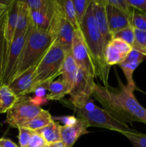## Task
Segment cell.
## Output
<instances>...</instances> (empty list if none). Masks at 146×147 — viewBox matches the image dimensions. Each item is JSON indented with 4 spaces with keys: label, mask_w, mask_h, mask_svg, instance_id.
Returning a JSON list of instances; mask_svg holds the SVG:
<instances>
[{
    "label": "cell",
    "mask_w": 146,
    "mask_h": 147,
    "mask_svg": "<svg viewBox=\"0 0 146 147\" xmlns=\"http://www.w3.org/2000/svg\"><path fill=\"white\" fill-rule=\"evenodd\" d=\"M118 83L120 86L116 89L95 83L93 97L117 120L125 123L140 122L146 124V109L135 97L134 90L123 84L120 80Z\"/></svg>",
    "instance_id": "obj_1"
},
{
    "label": "cell",
    "mask_w": 146,
    "mask_h": 147,
    "mask_svg": "<svg viewBox=\"0 0 146 147\" xmlns=\"http://www.w3.org/2000/svg\"><path fill=\"white\" fill-rule=\"evenodd\" d=\"M92 1L80 23L79 31L92 62L95 78L101 80L103 86L108 87L110 67L107 65L104 59V50L107 45L96 24Z\"/></svg>",
    "instance_id": "obj_2"
},
{
    "label": "cell",
    "mask_w": 146,
    "mask_h": 147,
    "mask_svg": "<svg viewBox=\"0 0 146 147\" xmlns=\"http://www.w3.org/2000/svg\"><path fill=\"white\" fill-rule=\"evenodd\" d=\"M67 53L60 46L54 43L52 45L36 67L31 93L40 88L47 89L57 76H61L62 67Z\"/></svg>",
    "instance_id": "obj_3"
},
{
    "label": "cell",
    "mask_w": 146,
    "mask_h": 147,
    "mask_svg": "<svg viewBox=\"0 0 146 147\" xmlns=\"http://www.w3.org/2000/svg\"><path fill=\"white\" fill-rule=\"evenodd\" d=\"M53 42L52 37L48 32L37 30L32 26V30L22 53L14 78L21 75L30 67L38 65Z\"/></svg>",
    "instance_id": "obj_4"
},
{
    "label": "cell",
    "mask_w": 146,
    "mask_h": 147,
    "mask_svg": "<svg viewBox=\"0 0 146 147\" xmlns=\"http://www.w3.org/2000/svg\"><path fill=\"white\" fill-rule=\"evenodd\" d=\"M79 118L84 119L92 127H99L115 131L120 134L133 132L134 129L128 126L127 123L117 120L110 113L93 104L90 99L85 106L80 109H74Z\"/></svg>",
    "instance_id": "obj_5"
},
{
    "label": "cell",
    "mask_w": 146,
    "mask_h": 147,
    "mask_svg": "<svg viewBox=\"0 0 146 147\" xmlns=\"http://www.w3.org/2000/svg\"><path fill=\"white\" fill-rule=\"evenodd\" d=\"M74 31L72 24L66 19L57 0H55L54 14L48 30V33L54 41L53 43L62 47L67 53H70Z\"/></svg>",
    "instance_id": "obj_6"
},
{
    "label": "cell",
    "mask_w": 146,
    "mask_h": 147,
    "mask_svg": "<svg viewBox=\"0 0 146 147\" xmlns=\"http://www.w3.org/2000/svg\"><path fill=\"white\" fill-rule=\"evenodd\" d=\"M31 30H32V26L30 23L29 27L27 31L17 39L13 40L6 60L1 85L8 86L9 83L15 77L20 60L22 56V53L25 48Z\"/></svg>",
    "instance_id": "obj_7"
},
{
    "label": "cell",
    "mask_w": 146,
    "mask_h": 147,
    "mask_svg": "<svg viewBox=\"0 0 146 147\" xmlns=\"http://www.w3.org/2000/svg\"><path fill=\"white\" fill-rule=\"evenodd\" d=\"M42 111L40 106L34 104L31 98L21 97L7 111L6 122L12 128H18L32 119Z\"/></svg>",
    "instance_id": "obj_8"
},
{
    "label": "cell",
    "mask_w": 146,
    "mask_h": 147,
    "mask_svg": "<svg viewBox=\"0 0 146 147\" xmlns=\"http://www.w3.org/2000/svg\"><path fill=\"white\" fill-rule=\"evenodd\" d=\"M94 78L86 74L79 68L75 81L70 93V100L74 109H80L90 100L94 90Z\"/></svg>",
    "instance_id": "obj_9"
},
{
    "label": "cell",
    "mask_w": 146,
    "mask_h": 147,
    "mask_svg": "<svg viewBox=\"0 0 146 147\" xmlns=\"http://www.w3.org/2000/svg\"><path fill=\"white\" fill-rule=\"evenodd\" d=\"M71 52L79 68L88 76L95 78L94 66L80 31H74Z\"/></svg>",
    "instance_id": "obj_10"
},
{
    "label": "cell",
    "mask_w": 146,
    "mask_h": 147,
    "mask_svg": "<svg viewBox=\"0 0 146 147\" xmlns=\"http://www.w3.org/2000/svg\"><path fill=\"white\" fill-rule=\"evenodd\" d=\"M133 49L131 45L123 40L112 39L104 50L106 63L110 67L115 65H120L125 60Z\"/></svg>",
    "instance_id": "obj_11"
},
{
    "label": "cell",
    "mask_w": 146,
    "mask_h": 147,
    "mask_svg": "<svg viewBox=\"0 0 146 147\" xmlns=\"http://www.w3.org/2000/svg\"><path fill=\"white\" fill-rule=\"evenodd\" d=\"M90 127L88 123L81 118H77L75 123L70 126H62V142L66 147H72L77 139L87 132V128Z\"/></svg>",
    "instance_id": "obj_12"
},
{
    "label": "cell",
    "mask_w": 146,
    "mask_h": 147,
    "mask_svg": "<svg viewBox=\"0 0 146 147\" xmlns=\"http://www.w3.org/2000/svg\"><path fill=\"white\" fill-rule=\"evenodd\" d=\"M37 65L30 67L21 75L14 78L9 83L8 86L18 98L24 97L26 95L31 93L34 72Z\"/></svg>",
    "instance_id": "obj_13"
},
{
    "label": "cell",
    "mask_w": 146,
    "mask_h": 147,
    "mask_svg": "<svg viewBox=\"0 0 146 147\" xmlns=\"http://www.w3.org/2000/svg\"><path fill=\"white\" fill-rule=\"evenodd\" d=\"M106 14L109 31L111 35L117 32L130 27V16L106 2Z\"/></svg>",
    "instance_id": "obj_14"
},
{
    "label": "cell",
    "mask_w": 146,
    "mask_h": 147,
    "mask_svg": "<svg viewBox=\"0 0 146 147\" xmlns=\"http://www.w3.org/2000/svg\"><path fill=\"white\" fill-rule=\"evenodd\" d=\"M55 10V0H50L48 5L37 11H30L31 24L34 29L48 32Z\"/></svg>",
    "instance_id": "obj_15"
},
{
    "label": "cell",
    "mask_w": 146,
    "mask_h": 147,
    "mask_svg": "<svg viewBox=\"0 0 146 147\" xmlns=\"http://www.w3.org/2000/svg\"><path fill=\"white\" fill-rule=\"evenodd\" d=\"M92 4L96 24L107 45L111 41L112 35L109 31L105 0H92Z\"/></svg>",
    "instance_id": "obj_16"
},
{
    "label": "cell",
    "mask_w": 146,
    "mask_h": 147,
    "mask_svg": "<svg viewBox=\"0 0 146 147\" xmlns=\"http://www.w3.org/2000/svg\"><path fill=\"white\" fill-rule=\"evenodd\" d=\"M19 1H16V0H12L11 4L8 7L5 30H4V37H5L6 43H7V55H8L10 46L13 42L14 33H15L19 13Z\"/></svg>",
    "instance_id": "obj_17"
},
{
    "label": "cell",
    "mask_w": 146,
    "mask_h": 147,
    "mask_svg": "<svg viewBox=\"0 0 146 147\" xmlns=\"http://www.w3.org/2000/svg\"><path fill=\"white\" fill-rule=\"evenodd\" d=\"M78 66L73 57L72 52L67 53L61 70L62 79L71 90L78 71Z\"/></svg>",
    "instance_id": "obj_18"
},
{
    "label": "cell",
    "mask_w": 146,
    "mask_h": 147,
    "mask_svg": "<svg viewBox=\"0 0 146 147\" xmlns=\"http://www.w3.org/2000/svg\"><path fill=\"white\" fill-rule=\"evenodd\" d=\"M8 7H7L0 15V86H1L2 83L3 74H4L6 60L7 57V48L5 37H4V30H5Z\"/></svg>",
    "instance_id": "obj_19"
},
{
    "label": "cell",
    "mask_w": 146,
    "mask_h": 147,
    "mask_svg": "<svg viewBox=\"0 0 146 147\" xmlns=\"http://www.w3.org/2000/svg\"><path fill=\"white\" fill-rule=\"evenodd\" d=\"M19 7L17 27H16L13 40L24 34L29 28L31 23L29 9L23 1H19Z\"/></svg>",
    "instance_id": "obj_20"
},
{
    "label": "cell",
    "mask_w": 146,
    "mask_h": 147,
    "mask_svg": "<svg viewBox=\"0 0 146 147\" xmlns=\"http://www.w3.org/2000/svg\"><path fill=\"white\" fill-rule=\"evenodd\" d=\"M61 127V125L53 120L50 124L36 132L41 135L47 145H51L62 142Z\"/></svg>",
    "instance_id": "obj_21"
},
{
    "label": "cell",
    "mask_w": 146,
    "mask_h": 147,
    "mask_svg": "<svg viewBox=\"0 0 146 147\" xmlns=\"http://www.w3.org/2000/svg\"><path fill=\"white\" fill-rule=\"evenodd\" d=\"M47 90H49V93L46 98L51 100H61L70 93V89L62 78L52 82L49 85Z\"/></svg>",
    "instance_id": "obj_22"
},
{
    "label": "cell",
    "mask_w": 146,
    "mask_h": 147,
    "mask_svg": "<svg viewBox=\"0 0 146 147\" xmlns=\"http://www.w3.org/2000/svg\"><path fill=\"white\" fill-rule=\"evenodd\" d=\"M18 100V97L7 85L0 86V113H7Z\"/></svg>",
    "instance_id": "obj_23"
},
{
    "label": "cell",
    "mask_w": 146,
    "mask_h": 147,
    "mask_svg": "<svg viewBox=\"0 0 146 147\" xmlns=\"http://www.w3.org/2000/svg\"><path fill=\"white\" fill-rule=\"evenodd\" d=\"M52 121L53 119L50 112L48 111L42 109V111L37 116H36L32 119L23 124L21 127L26 128V129L32 131H37L47 126Z\"/></svg>",
    "instance_id": "obj_24"
},
{
    "label": "cell",
    "mask_w": 146,
    "mask_h": 147,
    "mask_svg": "<svg viewBox=\"0 0 146 147\" xmlns=\"http://www.w3.org/2000/svg\"><path fill=\"white\" fill-rule=\"evenodd\" d=\"M57 2L61 7L66 19L72 24L74 30L75 31H79L80 24L77 21L72 0H57Z\"/></svg>",
    "instance_id": "obj_25"
},
{
    "label": "cell",
    "mask_w": 146,
    "mask_h": 147,
    "mask_svg": "<svg viewBox=\"0 0 146 147\" xmlns=\"http://www.w3.org/2000/svg\"><path fill=\"white\" fill-rule=\"evenodd\" d=\"M140 64L141 63H140L123 61V63L119 65L125 76L126 80H127V86L129 88L133 90H135L136 88L135 84L133 80V73Z\"/></svg>",
    "instance_id": "obj_26"
},
{
    "label": "cell",
    "mask_w": 146,
    "mask_h": 147,
    "mask_svg": "<svg viewBox=\"0 0 146 147\" xmlns=\"http://www.w3.org/2000/svg\"><path fill=\"white\" fill-rule=\"evenodd\" d=\"M112 39H119L125 42L127 44L134 47L135 43V29L132 26L120 30L112 35Z\"/></svg>",
    "instance_id": "obj_27"
},
{
    "label": "cell",
    "mask_w": 146,
    "mask_h": 147,
    "mask_svg": "<svg viewBox=\"0 0 146 147\" xmlns=\"http://www.w3.org/2000/svg\"><path fill=\"white\" fill-rule=\"evenodd\" d=\"M130 23L135 30L146 32V14L139 12L133 9L130 16Z\"/></svg>",
    "instance_id": "obj_28"
},
{
    "label": "cell",
    "mask_w": 146,
    "mask_h": 147,
    "mask_svg": "<svg viewBox=\"0 0 146 147\" xmlns=\"http://www.w3.org/2000/svg\"><path fill=\"white\" fill-rule=\"evenodd\" d=\"M122 134L128 139L134 147H146V134L139 133L135 130L133 132H125Z\"/></svg>",
    "instance_id": "obj_29"
},
{
    "label": "cell",
    "mask_w": 146,
    "mask_h": 147,
    "mask_svg": "<svg viewBox=\"0 0 146 147\" xmlns=\"http://www.w3.org/2000/svg\"><path fill=\"white\" fill-rule=\"evenodd\" d=\"M92 0H72L79 24L82 22Z\"/></svg>",
    "instance_id": "obj_30"
},
{
    "label": "cell",
    "mask_w": 146,
    "mask_h": 147,
    "mask_svg": "<svg viewBox=\"0 0 146 147\" xmlns=\"http://www.w3.org/2000/svg\"><path fill=\"white\" fill-rule=\"evenodd\" d=\"M135 43L133 49L138 50L146 57V32L135 30Z\"/></svg>",
    "instance_id": "obj_31"
},
{
    "label": "cell",
    "mask_w": 146,
    "mask_h": 147,
    "mask_svg": "<svg viewBox=\"0 0 146 147\" xmlns=\"http://www.w3.org/2000/svg\"><path fill=\"white\" fill-rule=\"evenodd\" d=\"M106 2L115 8L118 9L125 14L131 16L133 9L128 4L127 0H106Z\"/></svg>",
    "instance_id": "obj_32"
},
{
    "label": "cell",
    "mask_w": 146,
    "mask_h": 147,
    "mask_svg": "<svg viewBox=\"0 0 146 147\" xmlns=\"http://www.w3.org/2000/svg\"><path fill=\"white\" fill-rule=\"evenodd\" d=\"M19 144L20 147H27L34 131L24 127L18 128Z\"/></svg>",
    "instance_id": "obj_33"
},
{
    "label": "cell",
    "mask_w": 146,
    "mask_h": 147,
    "mask_svg": "<svg viewBox=\"0 0 146 147\" xmlns=\"http://www.w3.org/2000/svg\"><path fill=\"white\" fill-rule=\"evenodd\" d=\"M23 1L29 11H37L47 7L50 0H26Z\"/></svg>",
    "instance_id": "obj_34"
},
{
    "label": "cell",
    "mask_w": 146,
    "mask_h": 147,
    "mask_svg": "<svg viewBox=\"0 0 146 147\" xmlns=\"http://www.w3.org/2000/svg\"><path fill=\"white\" fill-rule=\"evenodd\" d=\"M47 145V143L42 137L41 135L36 131H34L27 147H44Z\"/></svg>",
    "instance_id": "obj_35"
},
{
    "label": "cell",
    "mask_w": 146,
    "mask_h": 147,
    "mask_svg": "<svg viewBox=\"0 0 146 147\" xmlns=\"http://www.w3.org/2000/svg\"><path fill=\"white\" fill-rule=\"evenodd\" d=\"M130 7L139 12L146 14V0H127Z\"/></svg>",
    "instance_id": "obj_36"
},
{
    "label": "cell",
    "mask_w": 146,
    "mask_h": 147,
    "mask_svg": "<svg viewBox=\"0 0 146 147\" xmlns=\"http://www.w3.org/2000/svg\"><path fill=\"white\" fill-rule=\"evenodd\" d=\"M0 146L1 147H19L14 142L10 139L1 138L0 139Z\"/></svg>",
    "instance_id": "obj_37"
},
{
    "label": "cell",
    "mask_w": 146,
    "mask_h": 147,
    "mask_svg": "<svg viewBox=\"0 0 146 147\" xmlns=\"http://www.w3.org/2000/svg\"><path fill=\"white\" fill-rule=\"evenodd\" d=\"M31 100L34 104L40 106V104H42V103H44V102L47 101V99L46 98L40 97V96H35V97H34L33 98H31Z\"/></svg>",
    "instance_id": "obj_38"
},
{
    "label": "cell",
    "mask_w": 146,
    "mask_h": 147,
    "mask_svg": "<svg viewBox=\"0 0 146 147\" xmlns=\"http://www.w3.org/2000/svg\"><path fill=\"white\" fill-rule=\"evenodd\" d=\"M49 146L50 147H66L64 146V144H63L62 142H57V143L53 144H51V145H49Z\"/></svg>",
    "instance_id": "obj_39"
},
{
    "label": "cell",
    "mask_w": 146,
    "mask_h": 147,
    "mask_svg": "<svg viewBox=\"0 0 146 147\" xmlns=\"http://www.w3.org/2000/svg\"><path fill=\"white\" fill-rule=\"evenodd\" d=\"M7 8V7H0V15H1V13L3 12V11H4V9H5Z\"/></svg>",
    "instance_id": "obj_40"
},
{
    "label": "cell",
    "mask_w": 146,
    "mask_h": 147,
    "mask_svg": "<svg viewBox=\"0 0 146 147\" xmlns=\"http://www.w3.org/2000/svg\"><path fill=\"white\" fill-rule=\"evenodd\" d=\"M44 147H50V146H49V145H47V146H45Z\"/></svg>",
    "instance_id": "obj_41"
},
{
    "label": "cell",
    "mask_w": 146,
    "mask_h": 147,
    "mask_svg": "<svg viewBox=\"0 0 146 147\" xmlns=\"http://www.w3.org/2000/svg\"><path fill=\"white\" fill-rule=\"evenodd\" d=\"M0 147H1V146H0Z\"/></svg>",
    "instance_id": "obj_42"
}]
</instances>
